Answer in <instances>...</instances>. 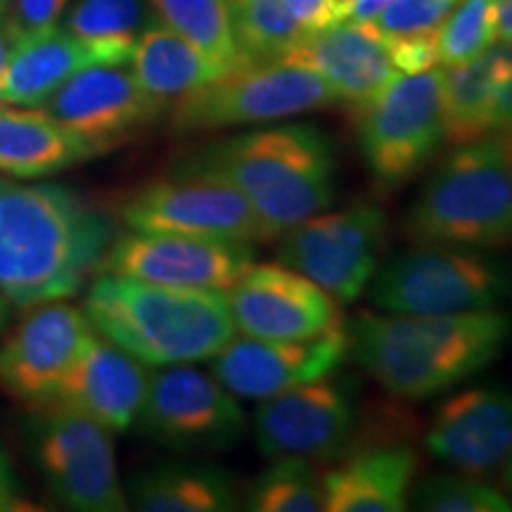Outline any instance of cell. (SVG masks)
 <instances>
[{"label": "cell", "mask_w": 512, "mask_h": 512, "mask_svg": "<svg viewBox=\"0 0 512 512\" xmlns=\"http://www.w3.org/2000/svg\"><path fill=\"white\" fill-rule=\"evenodd\" d=\"M498 60L503 64V81L498 83L494 102V133L512 138V38L503 43H494Z\"/></svg>", "instance_id": "8d00e7d4"}, {"label": "cell", "mask_w": 512, "mask_h": 512, "mask_svg": "<svg viewBox=\"0 0 512 512\" xmlns=\"http://www.w3.org/2000/svg\"><path fill=\"white\" fill-rule=\"evenodd\" d=\"M138 420L147 437L176 451H226L247 432L235 394L183 363L150 375Z\"/></svg>", "instance_id": "8fae6325"}, {"label": "cell", "mask_w": 512, "mask_h": 512, "mask_svg": "<svg viewBox=\"0 0 512 512\" xmlns=\"http://www.w3.org/2000/svg\"><path fill=\"white\" fill-rule=\"evenodd\" d=\"M418 453L411 446H373L323 475L325 510L399 512L406 508Z\"/></svg>", "instance_id": "603a6c76"}, {"label": "cell", "mask_w": 512, "mask_h": 512, "mask_svg": "<svg viewBox=\"0 0 512 512\" xmlns=\"http://www.w3.org/2000/svg\"><path fill=\"white\" fill-rule=\"evenodd\" d=\"M498 38L494 0H460L437 29L439 64L460 67L486 53Z\"/></svg>", "instance_id": "1f68e13d"}, {"label": "cell", "mask_w": 512, "mask_h": 512, "mask_svg": "<svg viewBox=\"0 0 512 512\" xmlns=\"http://www.w3.org/2000/svg\"><path fill=\"white\" fill-rule=\"evenodd\" d=\"M512 337L503 311L422 316L361 313L349 325V351L380 387L401 399H427L494 363Z\"/></svg>", "instance_id": "7a4b0ae2"}, {"label": "cell", "mask_w": 512, "mask_h": 512, "mask_svg": "<svg viewBox=\"0 0 512 512\" xmlns=\"http://www.w3.org/2000/svg\"><path fill=\"white\" fill-rule=\"evenodd\" d=\"M285 5L299 27L311 34V31L328 29L332 24L349 19L351 0H285Z\"/></svg>", "instance_id": "d590c367"}, {"label": "cell", "mask_w": 512, "mask_h": 512, "mask_svg": "<svg viewBox=\"0 0 512 512\" xmlns=\"http://www.w3.org/2000/svg\"><path fill=\"white\" fill-rule=\"evenodd\" d=\"M8 316H10V302L3 297V294H0V328H3V325H5V320H8Z\"/></svg>", "instance_id": "ee69618b"}, {"label": "cell", "mask_w": 512, "mask_h": 512, "mask_svg": "<svg viewBox=\"0 0 512 512\" xmlns=\"http://www.w3.org/2000/svg\"><path fill=\"white\" fill-rule=\"evenodd\" d=\"M128 503L145 512H228L238 508L233 477L214 465L162 463L128 482Z\"/></svg>", "instance_id": "d4e9b609"}, {"label": "cell", "mask_w": 512, "mask_h": 512, "mask_svg": "<svg viewBox=\"0 0 512 512\" xmlns=\"http://www.w3.org/2000/svg\"><path fill=\"white\" fill-rule=\"evenodd\" d=\"M157 22L143 0H79L64 17V29L100 48L110 64H126L138 38Z\"/></svg>", "instance_id": "83f0119b"}, {"label": "cell", "mask_w": 512, "mask_h": 512, "mask_svg": "<svg viewBox=\"0 0 512 512\" xmlns=\"http://www.w3.org/2000/svg\"><path fill=\"white\" fill-rule=\"evenodd\" d=\"M226 292L235 330L247 337L299 342L344 325L335 299L283 264H249Z\"/></svg>", "instance_id": "5bb4252c"}, {"label": "cell", "mask_w": 512, "mask_h": 512, "mask_svg": "<svg viewBox=\"0 0 512 512\" xmlns=\"http://www.w3.org/2000/svg\"><path fill=\"white\" fill-rule=\"evenodd\" d=\"M147 384L145 363L93 332L53 401L91 415L110 432H126L138 420Z\"/></svg>", "instance_id": "44dd1931"}, {"label": "cell", "mask_w": 512, "mask_h": 512, "mask_svg": "<svg viewBox=\"0 0 512 512\" xmlns=\"http://www.w3.org/2000/svg\"><path fill=\"white\" fill-rule=\"evenodd\" d=\"M505 470H503V486H505V491H508V498L512 501V453H510V458L505 460Z\"/></svg>", "instance_id": "7bdbcfd3"}, {"label": "cell", "mask_w": 512, "mask_h": 512, "mask_svg": "<svg viewBox=\"0 0 512 512\" xmlns=\"http://www.w3.org/2000/svg\"><path fill=\"white\" fill-rule=\"evenodd\" d=\"M252 256V247L242 240L133 230L107 247L98 273L162 285L228 290L252 264Z\"/></svg>", "instance_id": "4fadbf2b"}, {"label": "cell", "mask_w": 512, "mask_h": 512, "mask_svg": "<svg viewBox=\"0 0 512 512\" xmlns=\"http://www.w3.org/2000/svg\"><path fill=\"white\" fill-rule=\"evenodd\" d=\"M100 150L46 110H15L0 102V171L43 178L86 162Z\"/></svg>", "instance_id": "cb8c5ba5"}, {"label": "cell", "mask_w": 512, "mask_h": 512, "mask_svg": "<svg viewBox=\"0 0 512 512\" xmlns=\"http://www.w3.org/2000/svg\"><path fill=\"white\" fill-rule=\"evenodd\" d=\"M444 69L401 74L361 107L358 140L375 181L399 188L434 157L444 138Z\"/></svg>", "instance_id": "9c48e42d"}, {"label": "cell", "mask_w": 512, "mask_h": 512, "mask_svg": "<svg viewBox=\"0 0 512 512\" xmlns=\"http://www.w3.org/2000/svg\"><path fill=\"white\" fill-rule=\"evenodd\" d=\"M121 219L138 233L264 240L256 214L233 185L216 176L185 171L136 192L121 207Z\"/></svg>", "instance_id": "7c38bea8"}, {"label": "cell", "mask_w": 512, "mask_h": 512, "mask_svg": "<svg viewBox=\"0 0 512 512\" xmlns=\"http://www.w3.org/2000/svg\"><path fill=\"white\" fill-rule=\"evenodd\" d=\"M93 64L110 62L100 48L64 27L17 31L0 79V102L43 107L64 81Z\"/></svg>", "instance_id": "7402d4cb"}, {"label": "cell", "mask_w": 512, "mask_h": 512, "mask_svg": "<svg viewBox=\"0 0 512 512\" xmlns=\"http://www.w3.org/2000/svg\"><path fill=\"white\" fill-rule=\"evenodd\" d=\"M387 46L401 74H420L439 64L437 29L413 31V34H387Z\"/></svg>", "instance_id": "e575fe53"}, {"label": "cell", "mask_w": 512, "mask_h": 512, "mask_svg": "<svg viewBox=\"0 0 512 512\" xmlns=\"http://www.w3.org/2000/svg\"><path fill=\"white\" fill-rule=\"evenodd\" d=\"M8 10H10V0H0V19L8 17Z\"/></svg>", "instance_id": "f6af8a7d"}, {"label": "cell", "mask_w": 512, "mask_h": 512, "mask_svg": "<svg viewBox=\"0 0 512 512\" xmlns=\"http://www.w3.org/2000/svg\"><path fill=\"white\" fill-rule=\"evenodd\" d=\"M15 36H17V29L12 27L10 19H0V79H3L5 64H8V55H10Z\"/></svg>", "instance_id": "60d3db41"}, {"label": "cell", "mask_w": 512, "mask_h": 512, "mask_svg": "<svg viewBox=\"0 0 512 512\" xmlns=\"http://www.w3.org/2000/svg\"><path fill=\"white\" fill-rule=\"evenodd\" d=\"M512 140V138H510ZM505 143H508V140H505ZM508 147H510V152H512V143H508Z\"/></svg>", "instance_id": "bcb514c9"}, {"label": "cell", "mask_w": 512, "mask_h": 512, "mask_svg": "<svg viewBox=\"0 0 512 512\" xmlns=\"http://www.w3.org/2000/svg\"><path fill=\"white\" fill-rule=\"evenodd\" d=\"M131 64L140 86L159 105H169L171 100L183 98L185 93L226 74L200 48L164 22H157L138 38Z\"/></svg>", "instance_id": "484cf974"}, {"label": "cell", "mask_w": 512, "mask_h": 512, "mask_svg": "<svg viewBox=\"0 0 512 512\" xmlns=\"http://www.w3.org/2000/svg\"><path fill=\"white\" fill-rule=\"evenodd\" d=\"M152 5L166 27L188 38L223 72L242 62L228 0H152Z\"/></svg>", "instance_id": "f1b7e54d"}, {"label": "cell", "mask_w": 512, "mask_h": 512, "mask_svg": "<svg viewBox=\"0 0 512 512\" xmlns=\"http://www.w3.org/2000/svg\"><path fill=\"white\" fill-rule=\"evenodd\" d=\"M41 110L102 152L150 124L164 105L140 86L133 69L93 64L64 81Z\"/></svg>", "instance_id": "ac0fdd59"}, {"label": "cell", "mask_w": 512, "mask_h": 512, "mask_svg": "<svg viewBox=\"0 0 512 512\" xmlns=\"http://www.w3.org/2000/svg\"><path fill=\"white\" fill-rule=\"evenodd\" d=\"M415 245L512 247V152L501 138L458 145L408 211Z\"/></svg>", "instance_id": "5b68a950"}, {"label": "cell", "mask_w": 512, "mask_h": 512, "mask_svg": "<svg viewBox=\"0 0 512 512\" xmlns=\"http://www.w3.org/2000/svg\"><path fill=\"white\" fill-rule=\"evenodd\" d=\"M235 43L242 62L283 60L306 31L292 17L285 0H228Z\"/></svg>", "instance_id": "f546056e"}, {"label": "cell", "mask_w": 512, "mask_h": 512, "mask_svg": "<svg viewBox=\"0 0 512 512\" xmlns=\"http://www.w3.org/2000/svg\"><path fill=\"white\" fill-rule=\"evenodd\" d=\"M349 351L347 328L325 332L316 339L233 337L214 356L211 370L230 394L268 399L287 389L323 380L339 368Z\"/></svg>", "instance_id": "2e32d148"}, {"label": "cell", "mask_w": 512, "mask_h": 512, "mask_svg": "<svg viewBox=\"0 0 512 512\" xmlns=\"http://www.w3.org/2000/svg\"><path fill=\"white\" fill-rule=\"evenodd\" d=\"M503 76V64L494 46L472 62L444 67L441 112L444 136L453 145L475 143L494 133V102Z\"/></svg>", "instance_id": "4316f807"}, {"label": "cell", "mask_w": 512, "mask_h": 512, "mask_svg": "<svg viewBox=\"0 0 512 512\" xmlns=\"http://www.w3.org/2000/svg\"><path fill=\"white\" fill-rule=\"evenodd\" d=\"M110 245V221L72 190L0 178V294L10 304L72 297Z\"/></svg>", "instance_id": "6da1fadb"}, {"label": "cell", "mask_w": 512, "mask_h": 512, "mask_svg": "<svg viewBox=\"0 0 512 512\" xmlns=\"http://www.w3.org/2000/svg\"><path fill=\"white\" fill-rule=\"evenodd\" d=\"M389 0H351L349 5V19H361V22H370V19L377 17V12H380L384 5H387Z\"/></svg>", "instance_id": "ab89813d"}, {"label": "cell", "mask_w": 512, "mask_h": 512, "mask_svg": "<svg viewBox=\"0 0 512 512\" xmlns=\"http://www.w3.org/2000/svg\"><path fill=\"white\" fill-rule=\"evenodd\" d=\"M370 297L389 313L494 311L512 302V261L479 249L420 245L377 268Z\"/></svg>", "instance_id": "8992f818"}, {"label": "cell", "mask_w": 512, "mask_h": 512, "mask_svg": "<svg viewBox=\"0 0 512 512\" xmlns=\"http://www.w3.org/2000/svg\"><path fill=\"white\" fill-rule=\"evenodd\" d=\"M93 332L86 313L74 306L29 313L0 344V389L31 408L53 401Z\"/></svg>", "instance_id": "e0dca14e"}, {"label": "cell", "mask_w": 512, "mask_h": 512, "mask_svg": "<svg viewBox=\"0 0 512 512\" xmlns=\"http://www.w3.org/2000/svg\"><path fill=\"white\" fill-rule=\"evenodd\" d=\"M339 102L330 83L313 69L290 62H240L219 79L176 100V131L268 124L323 110Z\"/></svg>", "instance_id": "ba28073f"}, {"label": "cell", "mask_w": 512, "mask_h": 512, "mask_svg": "<svg viewBox=\"0 0 512 512\" xmlns=\"http://www.w3.org/2000/svg\"><path fill=\"white\" fill-rule=\"evenodd\" d=\"M67 0H17L15 17L10 19L12 27L19 34L22 31H38L48 29L57 24V17L62 15Z\"/></svg>", "instance_id": "74e56055"}, {"label": "cell", "mask_w": 512, "mask_h": 512, "mask_svg": "<svg viewBox=\"0 0 512 512\" xmlns=\"http://www.w3.org/2000/svg\"><path fill=\"white\" fill-rule=\"evenodd\" d=\"M176 171L216 176L245 197L261 226L275 240L335 197V152L316 126L283 124L214 143Z\"/></svg>", "instance_id": "3957f363"}, {"label": "cell", "mask_w": 512, "mask_h": 512, "mask_svg": "<svg viewBox=\"0 0 512 512\" xmlns=\"http://www.w3.org/2000/svg\"><path fill=\"white\" fill-rule=\"evenodd\" d=\"M278 62L313 69L330 83L339 100L351 102L356 110L373 102L401 76L389 55L387 34L373 19H344L328 29L304 34Z\"/></svg>", "instance_id": "d6986e66"}, {"label": "cell", "mask_w": 512, "mask_h": 512, "mask_svg": "<svg viewBox=\"0 0 512 512\" xmlns=\"http://www.w3.org/2000/svg\"><path fill=\"white\" fill-rule=\"evenodd\" d=\"M27 501L22 498V486L15 475V467L5 448L0 446V512L10 510H34L31 505H24Z\"/></svg>", "instance_id": "f35d334b"}, {"label": "cell", "mask_w": 512, "mask_h": 512, "mask_svg": "<svg viewBox=\"0 0 512 512\" xmlns=\"http://www.w3.org/2000/svg\"><path fill=\"white\" fill-rule=\"evenodd\" d=\"M460 0H389L373 22L387 34L439 29Z\"/></svg>", "instance_id": "836d02e7"}, {"label": "cell", "mask_w": 512, "mask_h": 512, "mask_svg": "<svg viewBox=\"0 0 512 512\" xmlns=\"http://www.w3.org/2000/svg\"><path fill=\"white\" fill-rule=\"evenodd\" d=\"M247 508L254 512H320L325 486L311 460L278 458L249 484Z\"/></svg>", "instance_id": "4dcf8cb0"}, {"label": "cell", "mask_w": 512, "mask_h": 512, "mask_svg": "<svg viewBox=\"0 0 512 512\" xmlns=\"http://www.w3.org/2000/svg\"><path fill=\"white\" fill-rule=\"evenodd\" d=\"M86 318L100 337L145 366L207 361L235 337L226 290L110 273H100L88 290Z\"/></svg>", "instance_id": "277c9868"}, {"label": "cell", "mask_w": 512, "mask_h": 512, "mask_svg": "<svg viewBox=\"0 0 512 512\" xmlns=\"http://www.w3.org/2000/svg\"><path fill=\"white\" fill-rule=\"evenodd\" d=\"M432 456L465 475H486L512 453V392L475 387L441 403L427 432Z\"/></svg>", "instance_id": "ffe728a7"}, {"label": "cell", "mask_w": 512, "mask_h": 512, "mask_svg": "<svg viewBox=\"0 0 512 512\" xmlns=\"http://www.w3.org/2000/svg\"><path fill=\"white\" fill-rule=\"evenodd\" d=\"M496 17H498V36L503 41L512 38V0H494Z\"/></svg>", "instance_id": "b9f144b4"}, {"label": "cell", "mask_w": 512, "mask_h": 512, "mask_svg": "<svg viewBox=\"0 0 512 512\" xmlns=\"http://www.w3.org/2000/svg\"><path fill=\"white\" fill-rule=\"evenodd\" d=\"M387 219L375 204L316 214L280 235L278 259L323 287L335 302L361 297L380 268Z\"/></svg>", "instance_id": "30bf717a"}, {"label": "cell", "mask_w": 512, "mask_h": 512, "mask_svg": "<svg viewBox=\"0 0 512 512\" xmlns=\"http://www.w3.org/2000/svg\"><path fill=\"white\" fill-rule=\"evenodd\" d=\"M413 503L427 512H510L512 501L477 475H434L413 491Z\"/></svg>", "instance_id": "d6a6232c"}, {"label": "cell", "mask_w": 512, "mask_h": 512, "mask_svg": "<svg viewBox=\"0 0 512 512\" xmlns=\"http://www.w3.org/2000/svg\"><path fill=\"white\" fill-rule=\"evenodd\" d=\"M27 444L50 494L62 505L81 512L128 510L112 432L102 422L60 401L41 403L27 422Z\"/></svg>", "instance_id": "52a82bcc"}, {"label": "cell", "mask_w": 512, "mask_h": 512, "mask_svg": "<svg viewBox=\"0 0 512 512\" xmlns=\"http://www.w3.org/2000/svg\"><path fill=\"white\" fill-rule=\"evenodd\" d=\"M351 396L337 382L323 380L287 389L261 401L254 413V439L266 458L330 460L354 432Z\"/></svg>", "instance_id": "9a60e30c"}]
</instances>
